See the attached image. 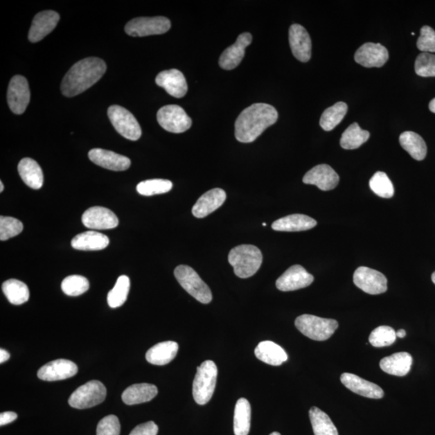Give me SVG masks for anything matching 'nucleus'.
Segmentation results:
<instances>
[{
  "instance_id": "1",
  "label": "nucleus",
  "mask_w": 435,
  "mask_h": 435,
  "mask_svg": "<svg viewBox=\"0 0 435 435\" xmlns=\"http://www.w3.org/2000/svg\"><path fill=\"white\" fill-rule=\"evenodd\" d=\"M278 113L266 103H255L245 109L235 125L236 140L242 143L254 142L267 128L278 121Z\"/></svg>"
},
{
  "instance_id": "2",
  "label": "nucleus",
  "mask_w": 435,
  "mask_h": 435,
  "mask_svg": "<svg viewBox=\"0 0 435 435\" xmlns=\"http://www.w3.org/2000/svg\"><path fill=\"white\" fill-rule=\"evenodd\" d=\"M107 71L105 61L98 57H88L78 62L64 77L61 90L64 96L80 95L100 80Z\"/></svg>"
},
{
  "instance_id": "3",
  "label": "nucleus",
  "mask_w": 435,
  "mask_h": 435,
  "mask_svg": "<svg viewBox=\"0 0 435 435\" xmlns=\"http://www.w3.org/2000/svg\"><path fill=\"white\" fill-rule=\"evenodd\" d=\"M234 273L240 278H249L256 274L263 261L260 250L251 245H242L231 249L229 255Z\"/></svg>"
},
{
  "instance_id": "4",
  "label": "nucleus",
  "mask_w": 435,
  "mask_h": 435,
  "mask_svg": "<svg viewBox=\"0 0 435 435\" xmlns=\"http://www.w3.org/2000/svg\"><path fill=\"white\" fill-rule=\"evenodd\" d=\"M218 377V369L212 360H206L199 368L193 383V397L197 404L204 405L213 396Z\"/></svg>"
},
{
  "instance_id": "5",
  "label": "nucleus",
  "mask_w": 435,
  "mask_h": 435,
  "mask_svg": "<svg viewBox=\"0 0 435 435\" xmlns=\"http://www.w3.org/2000/svg\"><path fill=\"white\" fill-rule=\"evenodd\" d=\"M295 326L306 337L316 341H325L332 336L337 330L339 323L335 319L303 314L296 319Z\"/></svg>"
},
{
  "instance_id": "6",
  "label": "nucleus",
  "mask_w": 435,
  "mask_h": 435,
  "mask_svg": "<svg viewBox=\"0 0 435 435\" xmlns=\"http://www.w3.org/2000/svg\"><path fill=\"white\" fill-rule=\"evenodd\" d=\"M175 278L181 287L193 298L202 304H208L212 301V294L209 288L199 274L191 267L177 266L175 270Z\"/></svg>"
},
{
  "instance_id": "7",
  "label": "nucleus",
  "mask_w": 435,
  "mask_h": 435,
  "mask_svg": "<svg viewBox=\"0 0 435 435\" xmlns=\"http://www.w3.org/2000/svg\"><path fill=\"white\" fill-rule=\"evenodd\" d=\"M106 396L105 384L94 380L78 388L69 399V404L71 407L78 409L91 408L102 403Z\"/></svg>"
},
{
  "instance_id": "8",
  "label": "nucleus",
  "mask_w": 435,
  "mask_h": 435,
  "mask_svg": "<svg viewBox=\"0 0 435 435\" xmlns=\"http://www.w3.org/2000/svg\"><path fill=\"white\" fill-rule=\"evenodd\" d=\"M107 115L115 130L127 140H139L142 131L139 123L126 108L113 105L108 108Z\"/></svg>"
},
{
  "instance_id": "9",
  "label": "nucleus",
  "mask_w": 435,
  "mask_h": 435,
  "mask_svg": "<svg viewBox=\"0 0 435 435\" xmlns=\"http://www.w3.org/2000/svg\"><path fill=\"white\" fill-rule=\"evenodd\" d=\"M171 22L164 17H139L132 19L125 26V32L131 37L160 35L170 30Z\"/></svg>"
},
{
  "instance_id": "10",
  "label": "nucleus",
  "mask_w": 435,
  "mask_h": 435,
  "mask_svg": "<svg viewBox=\"0 0 435 435\" xmlns=\"http://www.w3.org/2000/svg\"><path fill=\"white\" fill-rule=\"evenodd\" d=\"M157 122L165 130L172 133H182L189 130L192 120L184 109L177 105L162 107L157 112Z\"/></svg>"
},
{
  "instance_id": "11",
  "label": "nucleus",
  "mask_w": 435,
  "mask_h": 435,
  "mask_svg": "<svg viewBox=\"0 0 435 435\" xmlns=\"http://www.w3.org/2000/svg\"><path fill=\"white\" fill-rule=\"evenodd\" d=\"M354 284L365 293L371 295H378L387 291V278L379 271L359 267L353 275Z\"/></svg>"
},
{
  "instance_id": "12",
  "label": "nucleus",
  "mask_w": 435,
  "mask_h": 435,
  "mask_svg": "<svg viewBox=\"0 0 435 435\" xmlns=\"http://www.w3.org/2000/svg\"><path fill=\"white\" fill-rule=\"evenodd\" d=\"M30 102V90L27 79L21 76H16L9 83L8 90V103L12 112L17 115H21L26 112Z\"/></svg>"
},
{
  "instance_id": "13",
  "label": "nucleus",
  "mask_w": 435,
  "mask_h": 435,
  "mask_svg": "<svg viewBox=\"0 0 435 435\" xmlns=\"http://www.w3.org/2000/svg\"><path fill=\"white\" fill-rule=\"evenodd\" d=\"M314 278L303 266H291L276 280V286L281 291L289 292L308 287Z\"/></svg>"
},
{
  "instance_id": "14",
  "label": "nucleus",
  "mask_w": 435,
  "mask_h": 435,
  "mask_svg": "<svg viewBox=\"0 0 435 435\" xmlns=\"http://www.w3.org/2000/svg\"><path fill=\"white\" fill-rule=\"evenodd\" d=\"M84 226L94 230L114 229L118 225L115 213L105 207L94 206L89 208L82 217Z\"/></svg>"
},
{
  "instance_id": "15",
  "label": "nucleus",
  "mask_w": 435,
  "mask_h": 435,
  "mask_svg": "<svg viewBox=\"0 0 435 435\" xmlns=\"http://www.w3.org/2000/svg\"><path fill=\"white\" fill-rule=\"evenodd\" d=\"M388 59L387 48L380 44L366 43L355 54V61L366 68L382 67Z\"/></svg>"
},
{
  "instance_id": "16",
  "label": "nucleus",
  "mask_w": 435,
  "mask_h": 435,
  "mask_svg": "<svg viewBox=\"0 0 435 435\" xmlns=\"http://www.w3.org/2000/svg\"><path fill=\"white\" fill-rule=\"evenodd\" d=\"M78 373V366L71 360L56 359L42 366L37 377L46 382H56L73 378Z\"/></svg>"
},
{
  "instance_id": "17",
  "label": "nucleus",
  "mask_w": 435,
  "mask_h": 435,
  "mask_svg": "<svg viewBox=\"0 0 435 435\" xmlns=\"http://www.w3.org/2000/svg\"><path fill=\"white\" fill-rule=\"evenodd\" d=\"M289 41L294 56L301 62H309L312 43L305 28L300 24H293L289 31Z\"/></svg>"
},
{
  "instance_id": "18",
  "label": "nucleus",
  "mask_w": 435,
  "mask_h": 435,
  "mask_svg": "<svg viewBox=\"0 0 435 435\" xmlns=\"http://www.w3.org/2000/svg\"><path fill=\"white\" fill-rule=\"evenodd\" d=\"M305 184L316 186L321 190L335 189L339 182V177L328 165H319L306 172L303 179Z\"/></svg>"
},
{
  "instance_id": "19",
  "label": "nucleus",
  "mask_w": 435,
  "mask_h": 435,
  "mask_svg": "<svg viewBox=\"0 0 435 435\" xmlns=\"http://www.w3.org/2000/svg\"><path fill=\"white\" fill-rule=\"evenodd\" d=\"M253 37L249 33L240 34L236 42L227 48L220 57V66L226 71L233 70L243 60L245 49L250 46Z\"/></svg>"
},
{
  "instance_id": "20",
  "label": "nucleus",
  "mask_w": 435,
  "mask_h": 435,
  "mask_svg": "<svg viewBox=\"0 0 435 435\" xmlns=\"http://www.w3.org/2000/svg\"><path fill=\"white\" fill-rule=\"evenodd\" d=\"M88 156L96 165L112 171H125L131 166L130 158L102 148H94Z\"/></svg>"
},
{
  "instance_id": "21",
  "label": "nucleus",
  "mask_w": 435,
  "mask_h": 435,
  "mask_svg": "<svg viewBox=\"0 0 435 435\" xmlns=\"http://www.w3.org/2000/svg\"><path fill=\"white\" fill-rule=\"evenodd\" d=\"M59 19H60L59 14L49 10L36 15L28 33L29 41L33 43L42 41L56 28Z\"/></svg>"
},
{
  "instance_id": "22",
  "label": "nucleus",
  "mask_w": 435,
  "mask_h": 435,
  "mask_svg": "<svg viewBox=\"0 0 435 435\" xmlns=\"http://www.w3.org/2000/svg\"><path fill=\"white\" fill-rule=\"evenodd\" d=\"M341 382L350 391L368 398L380 399L384 397L383 389L368 380L358 377V375L345 373L341 375Z\"/></svg>"
},
{
  "instance_id": "23",
  "label": "nucleus",
  "mask_w": 435,
  "mask_h": 435,
  "mask_svg": "<svg viewBox=\"0 0 435 435\" xmlns=\"http://www.w3.org/2000/svg\"><path fill=\"white\" fill-rule=\"evenodd\" d=\"M158 86L164 88L172 97L182 98L186 95L188 86L183 73L176 69L161 72L156 78Z\"/></svg>"
},
{
  "instance_id": "24",
  "label": "nucleus",
  "mask_w": 435,
  "mask_h": 435,
  "mask_svg": "<svg viewBox=\"0 0 435 435\" xmlns=\"http://www.w3.org/2000/svg\"><path fill=\"white\" fill-rule=\"evenodd\" d=\"M227 195L224 190L220 188L211 190L202 195L192 208V213L195 217L202 219L219 209L224 204Z\"/></svg>"
},
{
  "instance_id": "25",
  "label": "nucleus",
  "mask_w": 435,
  "mask_h": 435,
  "mask_svg": "<svg viewBox=\"0 0 435 435\" xmlns=\"http://www.w3.org/2000/svg\"><path fill=\"white\" fill-rule=\"evenodd\" d=\"M412 364L411 355L407 353H398L380 360V367L389 375L404 377L409 373Z\"/></svg>"
},
{
  "instance_id": "26",
  "label": "nucleus",
  "mask_w": 435,
  "mask_h": 435,
  "mask_svg": "<svg viewBox=\"0 0 435 435\" xmlns=\"http://www.w3.org/2000/svg\"><path fill=\"white\" fill-rule=\"evenodd\" d=\"M317 222L310 216L294 214L281 218L272 224V229L278 231H303L314 229Z\"/></svg>"
},
{
  "instance_id": "27",
  "label": "nucleus",
  "mask_w": 435,
  "mask_h": 435,
  "mask_svg": "<svg viewBox=\"0 0 435 435\" xmlns=\"http://www.w3.org/2000/svg\"><path fill=\"white\" fill-rule=\"evenodd\" d=\"M108 237L95 231L83 232L74 236L71 245L74 249L81 251H100L109 245Z\"/></svg>"
},
{
  "instance_id": "28",
  "label": "nucleus",
  "mask_w": 435,
  "mask_h": 435,
  "mask_svg": "<svg viewBox=\"0 0 435 435\" xmlns=\"http://www.w3.org/2000/svg\"><path fill=\"white\" fill-rule=\"evenodd\" d=\"M255 355L262 362L273 366H280L288 359L285 350L272 341L260 343L255 349Z\"/></svg>"
},
{
  "instance_id": "29",
  "label": "nucleus",
  "mask_w": 435,
  "mask_h": 435,
  "mask_svg": "<svg viewBox=\"0 0 435 435\" xmlns=\"http://www.w3.org/2000/svg\"><path fill=\"white\" fill-rule=\"evenodd\" d=\"M179 346L174 341H166L153 346L146 353V359L152 364L163 366L168 364L176 357Z\"/></svg>"
},
{
  "instance_id": "30",
  "label": "nucleus",
  "mask_w": 435,
  "mask_h": 435,
  "mask_svg": "<svg viewBox=\"0 0 435 435\" xmlns=\"http://www.w3.org/2000/svg\"><path fill=\"white\" fill-rule=\"evenodd\" d=\"M18 172L21 179L33 190H39L43 186L44 175L41 166L32 158H24L18 165Z\"/></svg>"
},
{
  "instance_id": "31",
  "label": "nucleus",
  "mask_w": 435,
  "mask_h": 435,
  "mask_svg": "<svg viewBox=\"0 0 435 435\" xmlns=\"http://www.w3.org/2000/svg\"><path fill=\"white\" fill-rule=\"evenodd\" d=\"M157 393L158 389L154 384H132L123 393L122 400L128 405L142 404L150 402L157 396Z\"/></svg>"
},
{
  "instance_id": "32",
  "label": "nucleus",
  "mask_w": 435,
  "mask_h": 435,
  "mask_svg": "<svg viewBox=\"0 0 435 435\" xmlns=\"http://www.w3.org/2000/svg\"><path fill=\"white\" fill-rule=\"evenodd\" d=\"M399 141L404 150L414 159L423 161L427 156V147L423 137L414 132H405L400 136Z\"/></svg>"
},
{
  "instance_id": "33",
  "label": "nucleus",
  "mask_w": 435,
  "mask_h": 435,
  "mask_svg": "<svg viewBox=\"0 0 435 435\" xmlns=\"http://www.w3.org/2000/svg\"><path fill=\"white\" fill-rule=\"evenodd\" d=\"M251 427V405L246 398L236 402L234 414L235 435H248Z\"/></svg>"
},
{
  "instance_id": "34",
  "label": "nucleus",
  "mask_w": 435,
  "mask_h": 435,
  "mask_svg": "<svg viewBox=\"0 0 435 435\" xmlns=\"http://www.w3.org/2000/svg\"><path fill=\"white\" fill-rule=\"evenodd\" d=\"M2 289L9 303L13 305H19L26 303L30 296L27 285L16 279L5 281Z\"/></svg>"
},
{
  "instance_id": "35",
  "label": "nucleus",
  "mask_w": 435,
  "mask_h": 435,
  "mask_svg": "<svg viewBox=\"0 0 435 435\" xmlns=\"http://www.w3.org/2000/svg\"><path fill=\"white\" fill-rule=\"evenodd\" d=\"M314 435H339L338 429L328 414L317 407H312L309 412Z\"/></svg>"
},
{
  "instance_id": "36",
  "label": "nucleus",
  "mask_w": 435,
  "mask_h": 435,
  "mask_svg": "<svg viewBox=\"0 0 435 435\" xmlns=\"http://www.w3.org/2000/svg\"><path fill=\"white\" fill-rule=\"evenodd\" d=\"M370 137L368 131L360 128L357 123L350 125L343 133L340 139V145L344 150H357L367 142Z\"/></svg>"
},
{
  "instance_id": "37",
  "label": "nucleus",
  "mask_w": 435,
  "mask_h": 435,
  "mask_svg": "<svg viewBox=\"0 0 435 435\" xmlns=\"http://www.w3.org/2000/svg\"><path fill=\"white\" fill-rule=\"evenodd\" d=\"M348 112V105L344 102H339L323 113L320 118V126L326 132L333 130L344 120Z\"/></svg>"
},
{
  "instance_id": "38",
  "label": "nucleus",
  "mask_w": 435,
  "mask_h": 435,
  "mask_svg": "<svg viewBox=\"0 0 435 435\" xmlns=\"http://www.w3.org/2000/svg\"><path fill=\"white\" fill-rule=\"evenodd\" d=\"M130 290V279L125 275L121 276L117 279L114 288L109 292L107 303L111 308H120L125 303Z\"/></svg>"
},
{
  "instance_id": "39",
  "label": "nucleus",
  "mask_w": 435,
  "mask_h": 435,
  "mask_svg": "<svg viewBox=\"0 0 435 435\" xmlns=\"http://www.w3.org/2000/svg\"><path fill=\"white\" fill-rule=\"evenodd\" d=\"M369 186L374 194L383 199H390L394 195L393 182L384 172H378L369 181Z\"/></svg>"
},
{
  "instance_id": "40",
  "label": "nucleus",
  "mask_w": 435,
  "mask_h": 435,
  "mask_svg": "<svg viewBox=\"0 0 435 435\" xmlns=\"http://www.w3.org/2000/svg\"><path fill=\"white\" fill-rule=\"evenodd\" d=\"M172 183L165 179H152L141 181L136 186V190L143 196H153L166 194L172 190Z\"/></svg>"
},
{
  "instance_id": "41",
  "label": "nucleus",
  "mask_w": 435,
  "mask_h": 435,
  "mask_svg": "<svg viewBox=\"0 0 435 435\" xmlns=\"http://www.w3.org/2000/svg\"><path fill=\"white\" fill-rule=\"evenodd\" d=\"M396 339V331L392 328L388 326H380L371 333L369 343L375 348L389 347L395 343Z\"/></svg>"
},
{
  "instance_id": "42",
  "label": "nucleus",
  "mask_w": 435,
  "mask_h": 435,
  "mask_svg": "<svg viewBox=\"0 0 435 435\" xmlns=\"http://www.w3.org/2000/svg\"><path fill=\"white\" fill-rule=\"evenodd\" d=\"M90 284L86 278L80 275H71L64 279L62 283V290L64 294L77 296L82 295L89 290Z\"/></svg>"
},
{
  "instance_id": "43",
  "label": "nucleus",
  "mask_w": 435,
  "mask_h": 435,
  "mask_svg": "<svg viewBox=\"0 0 435 435\" xmlns=\"http://www.w3.org/2000/svg\"><path fill=\"white\" fill-rule=\"evenodd\" d=\"M24 225L21 221L12 217L1 216L0 218V240H8L21 234Z\"/></svg>"
},
{
  "instance_id": "44",
  "label": "nucleus",
  "mask_w": 435,
  "mask_h": 435,
  "mask_svg": "<svg viewBox=\"0 0 435 435\" xmlns=\"http://www.w3.org/2000/svg\"><path fill=\"white\" fill-rule=\"evenodd\" d=\"M415 72L421 77H435V54L422 53L415 62Z\"/></svg>"
},
{
  "instance_id": "45",
  "label": "nucleus",
  "mask_w": 435,
  "mask_h": 435,
  "mask_svg": "<svg viewBox=\"0 0 435 435\" xmlns=\"http://www.w3.org/2000/svg\"><path fill=\"white\" fill-rule=\"evenodd\" d=\"M417 46L423 53H435V31L429 26H423L420 32Z\"/></svg>"
},
{
  "instance_id": "46",
  "label": "nucleus",
  "mask_w": 435,
  "mask_h": 435,
  "mask_svg": "<svg viewBox=\"0 0 435 435\" xmlns=\"http://www.w3.org/2000/svg\"><path fill=\"white\" fill-rule=\"evenodd\" d=\"M97 435H120L121 423L115 415L103 418L97 427Z\"/></svg>"
},
{
  "instance_id": "47",
  "label": "nucleus",
  "mask_w": 435,
  "mask_h": 435,
  "mask_svg": "<svg viewBox=\"0 0 435 435\" xmlns=\"http://www.w3.org/2000/svg\"><path fill=\"white\" fill-rule=\"evenodd\" d=\"M158 427L154 422H148L138 425L130 435H157L158 434Z\"/></svg>"
},
{
  "instance_id": "48",
  "label": "nucleus",
  "mask_w": 435,
  "mask_h": 435,
  "mask_svg": "<svg viewBox=\"0 0 435 435\" xmlns=\"http://www.w3.org/2000/svg\"><path fill=\"white\" fill-rule=\"evenodd\" d=\"M17 414L14 412H3L0 414V426L11 423L17 420Z\"/></svg>"
},
{
  "instance_id": "49",
  "label": "nucleus",
  "mask_w": 435,
  "mask_h": 435,
  "mask_svg": "<svg viewBox=\"0 0 435 435\" xmlns=\"http://www.w3.org/2000/svg\"><path fill=\"white\" fill-rule=\"evenodd\" d=\"M10 358V354L6 350L3 348L0 349V363L3 364L6 362Z\"/></svg>"
},
{
  "instance_id": "50",
  "label": "nucleus",
  "mask_w": 435,
  "mask_h": 435,
  "mask_svg": "<svg viewBox=\"0 0 435 435\" xmlns=\"http://www.w3.org/2000/svg\"><path fill=\"white\" fill-rule=\"evenodd\" d=\"M396 335L397 337L400 339H403L404 337H405V335H407V331L403 329H400L398 331V332H396Z\"/></svg>"
},
{
  "instance_id": "51",
  "label": "nucleus",
  "mask_w": 435,
  "mask_h": 435,
  "mask_svg": "<svg viewBox=\"0 0 435 435\" xmlns=\"http://www.w3.org/2000/svg\"><path fill=\"white\" fill-rule=\"evenodd\" d=\"M429 110H431L432 112L435 114V98H433V100L431 101V103H429Z\"/></svg>"
},
{
  "instance_id": "52",
  "label": "nucleus",
  "mask_w": 435,
  "mask_h": 435,
  "mask_svg": "<svg viewBox=\"0 0 435 435\" xmlns=\"http://www.w3.org/2000/svg\"><path fill=\"white\" fill-rule=\"evenodd\" d=\"M3 189H4V186H3V182L1 181L0 182V192L2 193L3 191Z\"/></svg>"
},
{
  "instance_id": "53",
  "label": "nucleus",
  "mask_w": 435,
  "mask_h": 435,
  "mask_svg": "<svg viewBox=\"0 0 435 435\" xmlns=\"http://www.w3.org/2000/svg\"><path fill=\"white\" fill-rule=\"evenodd\" d=\"M432 281H433L434 284L435 285V272H434V273L432 276Z\"/></svg>"
},
{
  "instance_id": "54",
  "label": "nucleus",
  "mask_w": 435,
  "mask_h": 435,
  "mask_svg": "<svg viewBox=\"0 0 435 435\" xmlns=\"http://www.w3.org/2000/svg\"><path fill=\"white\" fill-rule=\"evenodd\" d=\"M269 435H281V434L280 433H278V432H273V433H272Z\"/></svg>"
},
{
  "instance_id": "55",
  "label": "nucleus",
  "mask_w": 435,
  "mask_h": 435,
  "mask_svg": "<svg viewBox=\"0 0 435 435\" xmlns=\"http://www.w3.org/2000/svg\"><path fill=\"white\" fill-rule=\"evenodd\" d=\"M263 226L266 227V222H264Z\"/></svg>"
}]
</instances>
